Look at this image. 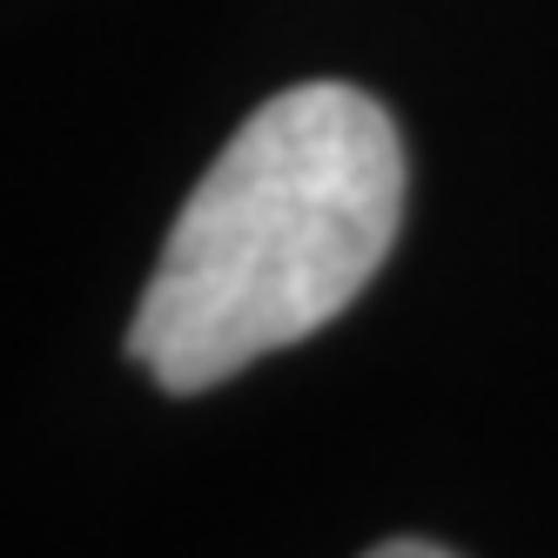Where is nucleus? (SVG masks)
<instances>
[{
    "mask_svg": "<svg viewBox=\"0 0 558 558\" xmlns=\"http://www.w3.org/2000/svg\"><path fill=\"white\" fill-rule=\"evenodd\" d=\"M364 558H451V551L445 545H424V538H390V545H377Z\"/></svg>",
    "mask_w": 558,
    "mask_h": 558,
    "instance_id": "2",
    "label": "nucleus"
},
{
    "mask_svg": "<svg viewBox=\"0 0 558 558\" xmlns=\"http://www.w3.org/2000/svg\"><path fill=\"white\" fill-rule=\"evenodd\" d=\"M404 142L350 82L269 95L162 243L129 356L175 397L290 350L343 316L404 229Z\"/></svg>",
    "mask_w": 558,
    "mask_h": 558,
    "instance_id": "1",
    "label": "nucleus"
}]
</instances>
